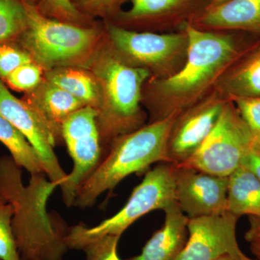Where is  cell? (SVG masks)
<instances>
[{
    "instance_id": "obj_29",
    "label": "cell",
    "mask_w": 260,
    "mask_h": 260,
    "mask_svg": "<svg viewBox=\"0 0 260 260\" xmlns=\"http://www.w3.org/2000/svg\"><path fill=\"white\" fill-rule=\"evenodd\" d=\"M231 100L235 104L255 140L260 141V96L234 98Z\"/></svg>"
},
{
    "instance_id": "obj_34",
    "label": "cell",
    "mask_w": 260,
    "mask_h": 260,
    "mask_svg": "<svg viewBox=\"0 0 260 260\" xmlns=\"http://www.w3.org/2000/svg\"><path fill=\"white\" fill-rule=\"evenodd\" d=\"M23 3H28V4L37 5L38 0H23Z\"/></svg>"
},
{
    "instance_id": "obj_26",
    "label": "cell",
    "mask_w": 260,
    "mask_h": 260,
    "mask_svg": "<svg viewBox=\"0 0 260 260\" xmlns=\"http://www.w3.org/2000/svg\"><path fill=\"white\" fill-rule=\"evenodd\" d=\"M30 54L16 41L0 43V80L4 82L8 75L22 65L32 62Z\"/></svg>"
},
{
    "instance_id": "obj_22",
    "label": "cell",
    "mask_w": 260,
    "mask_h": 260,
    "mask_svg": "<svg viewBox=\"0 0 260 260\" xmlns=\"http://www.w3.org/2000/svg\"><path fill=\"white\" fill-rule=\"evenodd\" d=\"M26 25L23 0H0V43L16 40Z\"/></svg>"
},
{
    "instance_id": "obj_5",
    "label": "cell",
    "mask_w": 260,
    "mask_h": 260,
    "mask_svg": "<svg viewBox=\"0 0 260 260\" xmlns=\"http://www.w3.org/2000/svg\"><path fill=\"white\" fill-rule=\"evenodd\" d=\"M27 25L16 42L44 72L63 68L88 69L90 61L105 37L104 22L89 26L47 18L37 5L24 3Z\"/></svg>"
},
{
    "instance_id": "obj_33",
    "label": "cell",
    "mask_w": 260,
    "mask_h": 260,
    "mask_svg": "<svg viewBox=\"0 0 260 260\" xmlns=\"http://www.w3.org/2000/svg\"><path fill=\"white\" fill-rule=\"evenodd\" d=\"M242 253H241L240 254H239V255H234V254H227V255L221 256V257L218 258V259H217L216 260H242Z\"/></svg>"
},
{
    "instance_id": "obj_9",
    "label": "cell",
    "mask_w": 260,
    "mask_h": 260,
    "mask_svg": "<svg viewBox=\"0 0 260 260\" xmlns=\"http://www.w3.org/2000/svg\"><path fill=\"white\" fill-rule=\"evenodd\" d=\"M97 116V110L85 106L73 112L61 126L62 141L73 161V170L59 186L68 207L73 206L80 186L104 158Z\"/></svg>"
},
{
    "instance_id": "obj_17",
    "label": "cell",
    "mask_w": 260,
    "mask_h": 260,
    "mask_svg": "<svg viewBox=\"0 0 260 260\" xmlns=\"http://www.w3.org/2000/svg\"><path fill=\"white\" fill-rule=\"evenodd\" d=\"M164 225L154 233L141 253L126 260H177L188 238L189 218L177 202L168 207Z\"/></svg>"
},
{
    "instance_id": "obj_21",
    "label": "cell",
    "mask_w": 260,
    "mask_h": 260,
    "mask_svg": "<svg viewBox=\"0 0 260 260\" xmlns=\"http://www.w3.org/2000/svg\"><path fill=\"white\" fill-rule=\"evenodd\" d=\"M0 142L8 148L10 156L30 175L44 173L42 164L31 145L11 123L0 115Z\"/></svg>"
},
{
    "instance_id": "obj_11",
    "label": "cell",
    "mask_w": 260,
    "mask_h": 260,
    "mask_svg": "<svg viewBox=\"0 0 260 260\" xmlns=\"http://www.w3.org/2000/svg\"><path fill=\"white\" fill-rule=\"evenodd\" d=\"M228 100L215 89L174 118L168 139L169 162L180 165L198 150L216 124Z\"/></svg>"
},
{
    "instance_id": "obj_4",
    "label": "cell",
    "mask_w": 260,
    "mask_h": 260,
    "mask_svg": "<svg viewBox=\"0 0 260 260\" xmlns=\"http://www.w3.org/2000/svg\"><path fill=\"white\" fill-rule=\"evenodd\" d=\"M174 118L147 123L116 138L107 155L80 186L73 206L91 208L101 195L113 190L131 174L143 172L155 162H169L167 143Z\"/></svg>"
},
{
    "instance_id": "obj_6",
    "label": "cell",
    "mask_w": 260,
    "mask_h": 260,
    "mask_svg": "<svg viewBox=\"0 0 260 260\" xmlns=\"http://www.w3.org/2000/svg\"><path fill=\"white\" fill-rule=\"evenodd\" d=\"M175 203V166L160 162L145 174L124 206L111 218L93 227L80 223L69 228L65 239L67 245L69 249L82 250L89 243L104 236L121 237L143 215L153 210H164Z\"/></svg>"
},
{
    "instance_id": "obj_2",
    "label": "cell",
    "mask_w": 260,
    "mask_h": 260,
    "mask_svg": "<svg viewBox=\"0 0 260 260\" xmlns=\"http://www.w3.org/2000/svg\"><path fill=\"white\" fill-rule=\"evenodd\" d=\"M22 168L11 156L0 157V196L13 206L12 226L24 260H62L69 250L68 229L47 210L48 200L58 186L44 173L32 174L24 184Z\"/></svg>"
},
{
    "instance_id": "obj_30",
    "label": "cell",
    "mask_w": 260,
    "mask_h": 260,
    "mask_svg": "<svg viewBox=\"0 0 260 260\" xmlns=\"http://www.w3.org/2000/svg\"><path fill=\"white\" fill-rule=\"evenodd\" d=\"M242 165L249 169L260 181V144L254 142L250 150L243 160Z\"/></svg>"
},
{
    "instance_id": "obj_37",
    "label": "cell",
    "mask_w": 260,
    "mask_h": 260,
    "mask_svg": "<svg viewBox=\"0 0 260 260\" xmlns=\"http://www.w3.org/2000/svg\"><path fill=\"white\" fill-rule=\"evenodd\" d=\"M256 141H257V140H256ZM257 142H259V144H260V141H257Z\"/></svg>"
},
{
    "instance_id": "obj_18",
    "label": "cell",
    "mask_w": 260,
    "mask_h": 260,
    "mask_svg": "<svg viewBox=\"0 0 260 260\" xmlns=\"http://www.w3.org/2000/svg\"><path fill=\"white\" fill-rule=\"evenodd\" d=\"M216 90L229 99L260 96V38L226 70Z\"/></svg>"
},
{
    "instance_id": "obj_24",
    "label": "cell",
    "mask_w": 260,
    "mask_h": 260,
    "mask_svg": "<svg viewBox=\"0 0 260 260\" xmlns=\"http://www.w3.org/2000/svg\"><path fill=\"white\" fill-rule=\"evenodd\" d=\"M13 206L0 196V259L24 260L20 256L14 234L13 221Z\"/></svg>"
},
{
    "instance_id": "obj_25",
    "label": "cell",
    "mask_w": 260,
    "mask_h": 260,
    "mask_svg": "<svg viewBox=\"0 0 260 260\" xmlns=\"http://www.w3.org/2000/svg\"><path fill=\"white\" fill-rule=\"evenodd\" d=\"M44 70L34 61L19 67L5 80L10 88L19 92L30 91L44 79Z\"/></svg>"
},
{
    "instance_id": "obj_13",
    "label": "cell",
    "mask_w": 260,
    "mask_h": 260,
    "mask_svg": "<svg viewBox=\"0 0 260 260\" xmlns=\"http://www.w3.org/2000/svg\"><path fill=\"white\" fill-rule=\"evenodd\" d=\"M238 219L227 211L189 218L187 241L177 260H216L227 254H240Z\"/></svg>"
},
{
    "instance_id": "obj_38",
    "label": "cell",
    "mask_w": 260,
    "mask_h": 260,
    "mask_svg": "<svg viewBox=\"0 0 260 260\" xmlns=\"http://www.w3.org/2000/svg\"><path fill=\"white\" fill-rule=\"evenodd\" d=\"M0 260H1V259H0Z\"/></svg>"
},
{
    "instance_id": "obj_10",
    "label": "cell",
    "mask_w": 260,
    "mask_h": 260,
    "mask_svg": "<svg viewBox=\"0 0 260 260\" xmlns=\"http://www.w3.org/2000/svg\"><path fill=\"white\" fill-rule=\"evenodd\" d=\"M130 6L109 20L137 31L172 32L184 30L213 0H128ZM107 21V20H106Z\"/></svg>"
},
{
    "instance_id": "obj_31",
    "label": "cell",
    "mask_w": 260,
    "mask_h": 260,
    "mask_svg": "<svg viewBox=\"0 0 260 260\" xmlns=\"http://www.w3.org/2000/svg\"><path fill=\"white\" fill-rule=\"evenodd\" d=\"M249 228L245 234V239L248 242L260 241V218L249 217Z\"/></svg>"
},
{
    "instance_id": "obj_32",
    "label": "cell",
    "mask_w": 260,
    "mask_h": 260,
    "mask_svg": "<svg viewBox=\"0 0 260 260\" xmlns=\"http://www.w3.org/2000/svg\"><path fill=\"white\" fill-rule=\"evenodd\" d=\"M251 252L256 256V260H260V241L249 242Z\"/></svg>"
},
{
    "instance_id": "obj_27",
    "label": "cell",
    "mask_w": 260,
    "mask_h": 260,
    "mask_svg": "<svg viewBox=\"0 0 260 260\" xmlns=\"http://www.w3.org/2000/svg\"><path fill=\"white\" fill-rule=\"evenodd\" d=\"M128 0H73L77 9L90 18L101 20H112L123 10Z\"/></svg>"
},
{
    "instance_id": "obj_35",
    "label": "cell",
    "mask_w": 260,
    "mask_h": 260,
    "mask_svg": "<svg viewBox=\"0 0 260 260\" xmlns=\"http://www.w3.org/2000/svg\"><path fill=\"white\" fill-rule=\"evenodd\" d=\"M224 1H225V0H213V3H212V4L210 7L213 6V5L220 4V3H223Z\"/></svg>"
},
{
    "instance_id": "obj_16",
    "label": "cell",
    "mask_w": 260,
    "mask_h": 260,
    "mask_svg": "<svg viewBox=\"0 0 260 260\" xmlns=\"http://www.w3.org/2000/svg\"><path fill=\"white\" fill-rule=\"evenodd\" d=\"M22 100L36 113L55 140L62 141L61 126L73 112L85 105L45 78L30 91L24 93Z\"/></svg>"
},
{
    "instance_id": "obj_19",
    "label": "cell",
    "mask_w": 260,
    "mask_h": 260,
    "mask_svg": "<svg viewBox=\"0 0 260 260\" xmlns=\"http://www.w3.org/2000/svg\"><path fill=\"white\" fill-rule=\"evenodd\" d=\"M44 78L65 90L84 105L99 111L102 93L93 73L81 67H63L44 72Z\"/></svg>"
},
{
    "instance_id": "obj_20",
    "label": "cell",
    "mask_w": 260,
    "mask_h": 260,
    "mask_svg": "<svg viewBox=\"0 0 260 260\" xmlns=\"http://www.w3.org/2000/svg\"><path fill=\"white\" fill-rule=\"evenodd\" d=\"M227 212L260 218V181L248 168L241 165L228 177Z\"/></svg>"
},
{
    "instance_id": "obj_15",
    "label": "cell",
    "mask_w": 260,
    "mask_h": 260,
    "mask_svg": "<svg viewBox=\"0 0 260 260\" xmlns=\"http://www.w3.org/2000/svg\"><path fill=\"white\" fill-rule=\"evenodd\" d=\"M207 31L242 32L260 37V0H225L190 23Z\"/></svg>"
},
{
    "instance_id": "obj_36",
    "label": "cell",
    "mask_w": 260,
    "mask_h": 260,
    "mask_svg": "<svg viewBox=\"0 0 260 260\" xmlns=\"http://www.w3.org/2000/svg\"><path fill=\"white\" fill-rule=\"evenodd\" d=\"M242 260H256V259H251V258L249 257V256H247L246 255V254H244V253H242Z\"/></svg>"
},
{
    "instance_id": "obj_28",
    "label": "cell",
    "mask_w": 260,
    "mask_h": 260,
    "mask_svg": "<svg viewBox=\"0 0 260 260\" xmlns=\"http://www.w3.org/2000/svg\"><path fill=\"white\" fill-rule=\"evenodd\" d=\"M120 237L104 236L89 243L82 249L85 252V260H121L117 252L118 242Z\"/></svg>"
},
{
    "instance_id": "obj_14",
    "label": "cell",
    "mask_w": 260,
    "mask_h": 260,
    "mask_svg": "<svg viewBox=\"0 0 260 260\" xmlns=\"http://www.w3.org/2000/svg\"><path fill=\"white\" fill-rule=\"evenodd\" d=\"M229 179L175 166L176 202L189 218L226 212Z\"/></svg>"
},
{
    "instance_id": "obj_23",
    "label": "cell",
    "mask_w": 260,
    "mask_h": 260,
    "mask_svg": "<svg viewBox=\"0 0 260 260\" xmlns=\"http://www.w3.org/2000/svg\"><path fill=\"white\" fill-rule=\"evenodd\" d=\"M37 7L44 16L65 23L89 26L97 22L77 9L73 0H38Z\"/></svg>"
},
{
    "instance_id": "obj_8",
    "label": "cell",
    "mask_w": 260,
    "mask_h": 260,
    "mask_svg": "<svg viewBox=\"0 0 260 260\" xmlns=\"http://www.w3.org/2000/svg\"><path fill=\"white\" fill-rule=\"evenodd\" d=\"M255 140L235 104L229 99L203 143L185 162L177 166L228 177L242 165Z\"/></svg>"
},
{
    "instance_id": "obj_1",
    "label": "cell",
    "mask_w": 260,
    "mask_h": 260,
    "mask_svg": "<svg viewBox=\"0 0 260 260\" xmlns=\"http://www.w3.org/2000/svg\"><path fill=\"white\" fill-rule=\"evenodd\" d=\"M185 64L175 75L149 79L142 93L148 122L176 117L216 89L219 80L259 39L242 32L207 31L188 24Z\"/></svg>"
},
{
    "instance_id": "obj_3",
    "label": "cell",
    "mask_w": 260,
    "mask_h": 260,
    "mask_svg": "<svg viewBox=\"0 0 260 260\" xmlns=\"http://www.w3.org/2000/svg\"><path fill=\"white\" fill-rule=\"evenodd\" d=\"M88 69L100 86L102 102L96 122L103 148L109 150L116 138L147 124L142 93L150 75L148 70L124 62L109 44L106 32Z\"/></svg>"
},
{
    "instance_id": "obj_12",
    "label": "cell",
    "mask_w": 260,
    "mask_h": 260,
    "mask_svg": "<svg viewBox=\"0 0 260 260\" xmlns=\"http://www.w3.org/2000/svg\"><path fill=\"white\" fill-rule=\"evenodd\" d=\"M0 115L25 137L37 153L44 174L60 186L68 177L54 153L56 143L36 113L22 99L13 95L0 80Z\"/></svg>"
},
{
    "instance_id": "obj_7",
    "label": "cell",
    "mask_w": 260,
    "mask_h": 260,
    "mask_svg": "<svg viewBox=\"0 0 260 260\" xmlns=\"http://www.w3.org/2000/svg\"><path fill=\"white\" fill-rule=\"evenodd\" d=\"M103 22L117 55L130 66L148 70L150 79L170 78L185 64L189 47L185 28L172 32L137 31Z\"/></svg>"
}]
</instances>
